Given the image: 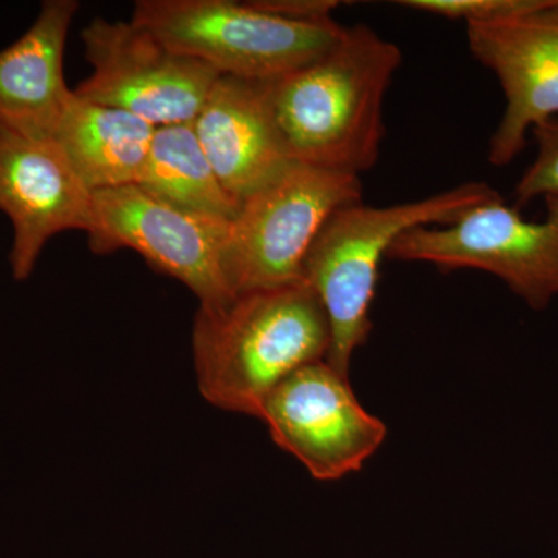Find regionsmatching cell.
I'll return each instance as SVG.
<instances>
[{
  "mask_svg": "<svg viewBox=\"0 0 558 558\" xmlns=\"http://www.w3.org/2000/svg\"><path fill=\"white\" fill-rule=\"evenodd\" d=\"M402 58L398 44L357 24L317 60L266 81L290 160L359 178L373 170L385 137V98Z\"/></svg>",
  "mask_w": 558,
  "mask_h": 558,
  "instance_id": "cell-1",
  "label": "cell"
},
{
  "mask_svg": "<svg viewBox=\"0 0 558 558\" xmlns=\"http://www.w3.org/2000/svg\"><path fill=\"white\" fill-rule=\"evenodd\" d=\"M330 328L304 281L240 293L194 318L193 355L201 395L231 413L259 417L290 374L328 359Z\"/></svg>",
  "mask_w": 558,
  "mask_h": 558,
  "instance_id": "cell-2",
  "label": "cell"
},
{
  "mask_svg": "<svg viewBox=\"0 0 558 558\" xmlns=\"http://www.w3.org/2000/svg\"><path fill=\"white\" fill-rule=\"evenodd\" d=\"M499 193L484 182H465L405 204L374 207L363 202L341 207L325 223L307 253L303 281L318 296L330 328L328 359L349 376L352 355L366 343L373 322L381 263L407 231L453 222Z\"/></svg>",
  "mask_w": 558,
  "mask_h": 558,
  "instance_id": "cell-3",
  "label": "cell"
},
{
  "mask_svg": "<svg viewBox=\"0 0 558 558\" xmlns=\"http://www.w3.org/2000/svg\"><path fill=\"white\" fill-rule=\"evenodd\" d=\"M132 21L219 75L270 81L332 49L339 22L301 24L233 0H138Z\"/></svg>",
  "mask_w": 558,
  "mask_h": 558,
  "instance_id": "cell-4",
  "label": "cell"
},
{
  "mask_svg": "<svg viewBox=\"0 0 558 558\" xmlns=\"http://www.w3.org/2000/svg\"><path fill=\"white\" fill-rule=\"evenodd\" d=\"M362 193L359 175L292 163L242 202L226 247L233 295L303 281L304 260L319 231L337 209L362 202Z\"/></svg>",
  "mask_w": 558,
  "mask_h": 558,
  "instance_id": "cell-5",
  "label": "cell"
},
{
  "mask_svg": "<svg viewBox=\"0 0 558 558\" xmlns=\"http://www.w3.org/2000/svg\"><path fill=\"white\" fill-rule=\"evenodd\" d=\"M543 201L545 216L531 220L495 197L453 222L407 231L388 259L432 264L444 271H486L531 310H546L558 299V196Z\"/></svg>",
  "mask_w": 558,
  "mask_h": 558,
  "instance_id": "cell-6",
  "label": "cell"
},
{
  "mask_svg": "<svg viewBox=\"0 0 558 558\" xmlns=\"http://www.w3.org/2000/svg\"><path fill=\"white\" fill-rule=\"evenodd\" d=\"M81 39L92 73L73 89L76 97L126 110L156 128L193 123L220 76L132 20L94 17Z\"/></svg>",
  "mask_w": 558,
  "mask_h": 558,
  "instance_id": "cell-7",
  "label": "cell"
},
{
  "mask_svg": "<svg viewBox=\"0 0 558 558\" xmlns=\"http://www.w3.org/2000/svg\"><path fill=\"white\" fill-rule=\"evenodd\" d=\"M92 215L87 241L95 255L134 250L154 270L185 284L202 307L234 299L226 274L231 220L172 207L138 185L95 191Z\"/></svg>",
  "mask_w": 558,
  "mask_h": 558,
  "instance_id": "cell-8",
  "label": "cell"
},
{
  "mask_svg": "<svg viewBox=\"0 0 558 558\" xmlns=\"http://www.w3.org/2000/svg\"><path fill=\"white\" fill-rule=\"evenodd\" d=\"M271 439L318 481L359 472L387 438V425L363 409L326 360L310 363L279 384L260 410Z\"/></svg>",
  "mask_w": 558,
  "mask_h": 558,
  "instance_id": "cell-9",
  "label": "cell"
},
{
  "mask_svg": "<svg viewBox=\"0 0 558 558\" xmlns=\"http://www.w3.org/2000/svg\"><path fill=\"white\" fill-rule=\"evenodd\" d=\"M470 53L494 73L505 112L488 142L494 167L512 163L531 132L558 117V0L492 24L465 25Z\"/></svg>",
  "mask_w": 558,
  "mask_h": 558,
  "instance_id": "cell-10",
  "label": "cell"
},
{
  "mask_svg": "<svg viewBox=\"0 0 558 558\" xmlns=\"http://www.w3.org/2000/svg\"><path fill=\"white\" fill-rule=\"evenodd\" d=\"M94 193L53 138H33L0 123V209L13 226L11 274L25 281L47 242L92 229Z\"/></svg>",
  "mask_w": 558,
  "mask_h": 558,
  "instance_id": "cell-11",
  "label": "cell"
},
{
  "mask_svg": "<svg viewBox=\"0 0 558 558\" xmlns=\"http://www.w3.org/2000/svg\"><path fill=\"white\" fill-rule=\"evenodd\" d=\"M193 126L223 189L241 205L293 163L271 117L266 81L220 75Z\"/></svg>",
  "mask_w": 558,
  "mask_h": 558,
  "instance_id": "cell-12",
  "label": "cell"
},
{
  "mask_svg": "<svg viewBox=\"0 0 558 558\" xmlns=\"http://www.w3.org/2000/svg\"><path fill=\"white\" fill-rule=\"evenodd\" d=\"M76 0H46L20 39L0 50V123L33 138H53L73 90L64 53Z\"/></svg>",
  "mask_w": 558,
  "mask_h": 558,
  "instance_id": "cell-13",
  "label": "cell"
},
{
  "mask_svg": "<svg viewBox=\"0 0 558 558\" xmlns=\"http://www.w3.org/2000/svg\"><path fill=\"white\" fill-rule=\"evenodd\" d=\"M156 126L126 110L81 100L73 92L54 142L80 179L95 191L135 185Z\"/></svg>",
  "mask_w": 558,
  "mask_h": 558,
  "instance_id": "cell-14",
  "label": "cell"
},
{
  "mask_svg": "<svg viewBox=\"0 0 558 558\" xmlns=\"http://www.w3.org/2000/svg\"><path fill=\"white\" fill-rule=\"evenodd\" d=\"M135 185L165 204L196 215L233 220L241 209L213 170L193 123L156 128Z\"/></svg>",
  "mask_w": 558,
  "mask_h": 558,
  "instance_id": "cell-15",
  "label": "cell"
},
{
  "mask_svg": "<svg viewBox=\"0 0 558 558\" xmlns=\"http://www.w3.org/2000/svg\"><path fill=\"white\" fill-rule=\"evenodd\" d=\"M531 137L537 156L515 186V207L520 209L538 197L558 196V117L534 128Z\"/></svg>",
  "mask_w": 558,
  "mask_h": 558,
  "instance_id": "cell-16",
  "label": "cell"
},
{
  "mask_svg": "<svg viewBox=\"0 0 558 558\" xmlns=\"http://www.w3.org/2000/svg\"><path fill=\"white\" fill-rule=\"evenodd\" d=\"M543 0H400L399 5L465 25L492 24L537 9Z\"/></svg>",
  "mask_w": 558,
  "mask_h": 558,
  "instance_id": "cell-17",
  "label": "cell"
},
{
  "mask_svg": "<svg viewBox=\"0 0 558 558\" xmlns=\"http://www.w3.org/2000/svg\"><path fill=\"white\" fill-rule=\"evenodd\" d=\"M256 9L301 24H326L332 22L333 11L340 9L337 0H250Z\"/></svg>",
  "mask_w": 558,
  "mask_h": 558,
  "instance_id": "cell-18",
  "label": "cell"
}]
</instances>
